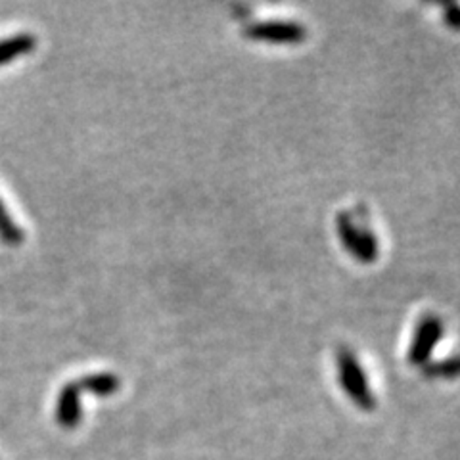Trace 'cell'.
Segmentation results:
<instances>
[{"instance_id": "cell-1", "label": "cell", "mask_w": 460, "mask_h": 460, "mask_svg": "<svg viewBox=\"0 0 460 460\" xmlns=\"http://www.w3.org/2000/svg\"><path fill=\"white\" fill-rule=\"evenodd\" d=\"M336 367L341 390L349 397L355 407L361 411L376 409V397L372 394V387L365 374L363 365L358 363L357 355L349 348H340L336 353Z\"/></svg>"}, {"instance_id": "cell-2", "label": "cell", "mask_w": 460, "mask_h": 460, "mask_svg": "<svg viewBox=\"0 0 460 460\" xmlns=\"http://www.w3.org/2000/svg\"><path fill=\"white\" fill-rule=\"evenodd\" d=\"M336 233L351 257H355L358 263L372 265L376 263L380 257V243L378 238L374 236L368 228L358 225L349 213H340L336 217Z\"/></svg>"}, {"instance_id": "cell-3", "label": "cell", "mask_w": 460, "mask_h": 460, "mask_svg": "<svg viewBox=\"0 0 460 460\" xmlns=\"http://www.w3.org/2000/svg\"><path fill=\"white\" fill-rule=\"evenodd\" d=\"M443 321L438 314H426L424 319H420L409 345V365L424 368L428 363H431V355H434L443 338Z\"/></svg>"}, {"instance_id": "cell-4", "label": "cell", "mask_w": 460, "mask_h": 460, "mask_svg": "<svg viewBox=\"0 0 460 460\" xmlns=\"http://www.w3.org/2000/svg\"><path fill=\"white\" fill-rule=\"evenodd\" d=\"M242 35L248 40L270 42V45H299L307 39V29L297 22L269 20L243 27Z\"/></svg>"}, {"instance_id": "cell-5", "label": "cell", "mask_w": 460, "mask_h": 460, "mask_svg": "<svg viewBox=\"0 0 460 460\" xmlns=\"http://www.w3.org/2000/svg\"><path fill=\"white\" fill-rule=\"evenodd\" d=\"M77 382H67L58 392L56 399V422L64 429H75L83 422V401Z\"/></svg>"}, {"instance_id": "cell-6", "label": "cell", "mask_w": 460, "mask_h": 460, "mask_svg": "<svg viewBox=\"0 0 460 460\" xmlns=\"http://www.w3.org/2000/svg\"><path fill=\"white\" fill-rule=\"evenodd\" d=\"M37 37L33 33H16L6 39H0V67L18 60L22 56L31 54L37 49Z\"/></svg>"}, {"instance_id": "cell-7", "label": "cell", "mask_w": 460, "mask_h": 460, "mask_svg": "<svg viewBox=\"0 0 460 460\" xmlns=\"http://www.w3.org/2000/svg\"><path fill=\"white\" fill-rule=\"evenodd\" d=\"M77 385L81 387V392H89L98 397H110L113 394L119 392L121 380L118 374L113 372H94V374H86L83 376Z\"/></svg>"}, {"instance_id": "cell-8", "label": "cell", "mask_w": 460, "mask_h": 460, "mask_svg": "<svg viewBox=\"0 0 460 460\" xmlns=\"http://www.w3.org/2000/svg\"><path fill=\"white\" fill-rule=\"evenodd\" d=\"M0 240H3L6 246L18 248L25 240V233L23 228L20 226V223L12 217L8 208L4 206L3 198H0Z\"/></svg>"}, {"instance_id": "cell-9", "label": "cell", "mask_w": 460, "mask_h": 460, "mask_svg": "<svg viewBox=\"0 0 460 460\" xmlns=\"http://www.w3.org/2000/svg\"><path fill=\"white\" fill-rule=\"evenodd\" d=\"M422 374L428 380H456L460 378V355H453L438 363H428L422 368Z\"/></svg>"}, {"instance_id": "cell-10", "label": "cell", "mask_w": 460, "mask_h": 460, "mask_svg": "<svg viewBox=\"0 0 460 460\" xmlns=\"http://www.w3.org/2000/svg\"><path fill=\"white\" fill-rule=\"evenodd\" d=\"M443 22L447 23L451 29L460 31V4L451 3L447 6H443Z\"/></svg>"}]
</instances>
